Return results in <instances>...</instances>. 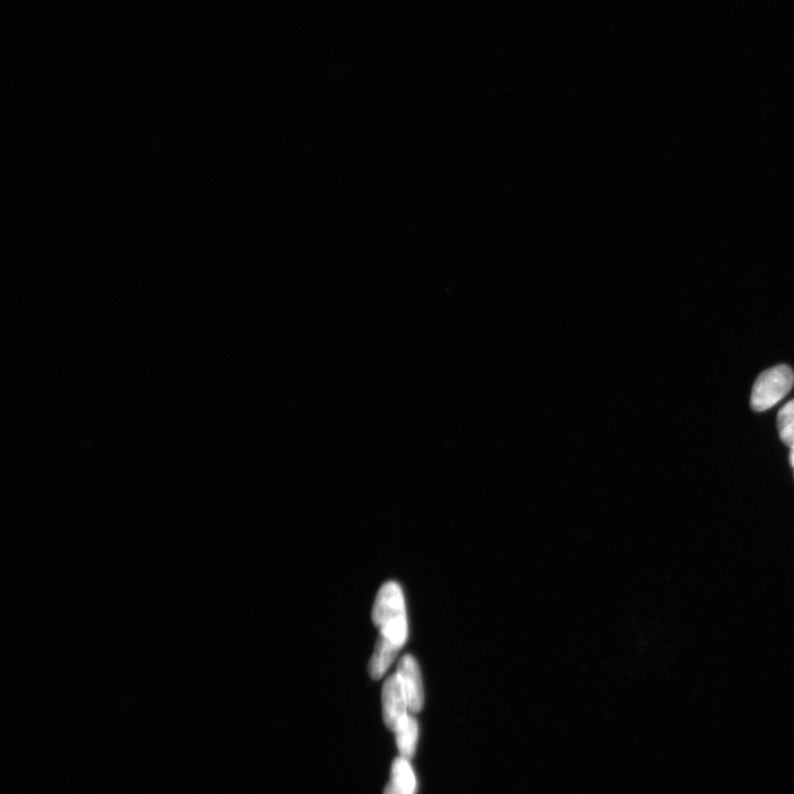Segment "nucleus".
<instances>
[{
    "mask_svg": "<svg viewBox=\"0 0 794 794\" xmlns=\"http://www.w3.org/2000/svg\"><path fill=\"white\" fill-rule=\"evenodd\" d=\"M374 625L380 635L402 648L409 636L406 607L402 588L394 582L385 583L379 590L372 610Z\"/></svg>",
    "mask_w": 794,
    "mask_h": 794,
    "instance_id": "1",
    "label": "nucleus"
},
{
    "mask_svg": "<svg viewBox=\"0 0 794 794\" xmlns=\"http://www.w3.org/2000/svg\"><path fill=\"white\" fill-rule=\"evenodd\" d=\"M794 374L787 366H778L759 375L753 393L751 406L756 412H764L780 402L792 389Z\"/></svg>",
    "mask_w": 794,
    "mask_h": 794,
    "instance_id": "2",
    "label": "nucleus"
},
{
    "mask_svg": "<svg viewBox=\"0 0 794 794\" xmlns=\"http://www.w3.org/2000/svg\"><path fill=\"white\" fill-rule=\"evenodd\" d=\"M383 720L391 731L409 715L410 706L402 683L396 674L385 681L382 690Z\"/></svg>",
    "mask_w": 794,
    "mask_h": 794,
    "instance_id": "3",
    "label": "nucleus"
},
{
    "mask_svg": "<svg viewBox=\"0 0 794 794\" xmlns=\"http://www.w3.org/2000/svg\"><path fill=\"white\" fill-rule=\"evenodd\" d=\"M399 677L409 701L410 712L418 713L424 706V688L418 663L412 656H404L397 664L395 673Z\"/></svg>",
    "mask_w": 794,
    "mask_h": 794,
    "instance_id": "4",
    "label": "nucleus"
},
{
    "mask_svg": "<svg viewBox=\"0 0 794 794\" xmlns=\"http://www.w3.org/2000/svg\"><path fill=\"white\" fill-rule=\"evenodd\" d=\"M401 649L402 647L396 645L395 642L379 635L369 664L370 677L373 680H380L391 667Z\"/></svg>",
    "mask_w": 794,
    "mask_h": 794,
    "instance_id": "5",
    "label": "nucleus"
},
{
    "mask_svg": "<svg viewBox=\"0 0 794 794\" xmlns=\"http://www.w3.org/2000/svg\"><path fill=\"white\" fill-rule=\"evenodd\" d=\"M418 724L415 718L407 715L395 728V739L397 749L401 757L411 760L416 751L418 742Z\"/></svg>",
    "mask_w": 794,
    "mask_h": 794,
    "instance_id": "6",
    "label": "nucleus"
},
{
    "mask_svg": "<svg viewBox=\"0 0 794 794\" xmlns=\"http://www.w3.org/2000/svg\"><path fill=\"white\" fill-rule=\"evenodd\" d=\"M390 782L407 794H416L417 778L409 759L400 756L394 760Z\"/></svg>",
    "mask_w": 794,
    "mask_h": 794,
    "instance_id": "7",
    "label": "nucleus"
},
{
    "mask_svg": "<svg viewBox=\"0 0 794 794\" xmlns=\"http://www.w3.org/2000/svg\"><path fill=\"white\" fill-rule=\"evenodd\" d=\"M778 431L781 441L792 448L794 446V400L780 410Z\"/></svg>",
    "mask_w": 794,
    "mask_h": 794,
    "instance_id": "8",
    "label": "nucleus"
},
{
    "mask_svg": "<svg viewBox=\"0 0 794 794\" xmlns=\"http://www.w3.org/2000/svg\"><path fill=\"white\" fill-rule=\"evenodd\" d=\"M383 794H407V793L395 787L393 783L390 782L389 785L386 786Z\"/></svg>",
    "mask_w": 794,
    "mask_h": 794,
    "instance_id": "9",
    "label": "nucleus"
},
{
    "mask_svg": "<svg viewBox=\"0 0 794 794\" xmlns=\"http://www.w3.org/2000/svg\"><path fill=\"white\" fill-rule=\"evenodd\" d=\"M791 464L794 468V446L791 448Z\"/></svg>",
    "mask_w": 794,
    "mask_h": 794,
    "instance_id": "10",
    "label": "nucleus"
}]
</instances>
